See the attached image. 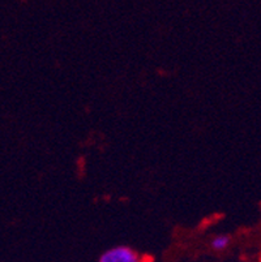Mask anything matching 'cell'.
<instances>
[{
  "label": "cell",
  "instance_id": "obj_1",
  "mask_svg": "<svg viewBox=\"0 0 261 262\" xmlns=\"http://www.w3.org/2000/svg\"><path fill=\"white\" fill-rule=\"evenodd\" d=\"M98 262H144L140 254L127 245H116L101 254Z\"/></svg>",
  "mask_w": 261,
  "mask_h": 262
},
{
  "label": "cell",
  "instance_id": "obj_2",
  "mask_svg": "<svg viewBox=\"0 0 261 262\" xmlns=\"http://www.w3.org/2000/svg\"><path fill=\"white\" fill-rule=\"evenodd\" d=\"M230 243H231V239H230L229 235L221 233V235H217V236L213 237L212 243H210V247L215 252H224L229 248Z\"/></svg>",
  "mask_w": 261,
  "mask_h": 262
}]
</instances>
